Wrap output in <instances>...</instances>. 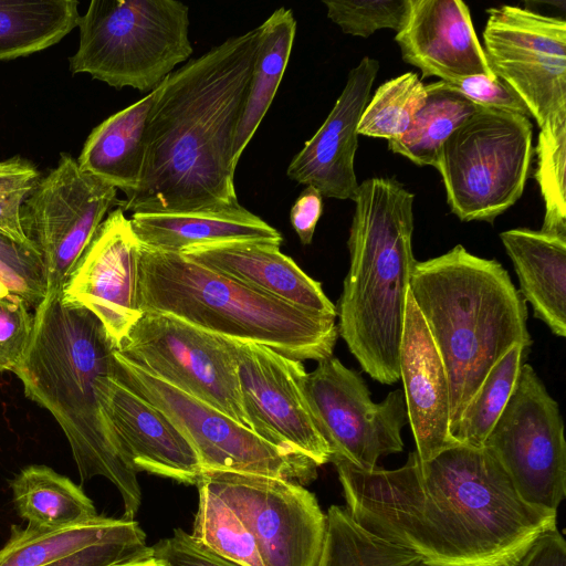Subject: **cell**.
<instances>
[{
  "instance_id": "obj_35",
  "label": "cell",
  "mask_w": 566,
  "mask_h": 566,
  "mask_svg": "<svg viewBox=\"0 0 566 566\" xmlns=\"http://www.w3.org/2000/svg\"><path fill=\"white\" fill-rule=\"evenodd\" d=\"M427 98L426 84L415 72L382 83L368 101L358 123V135L399 139Z\"/></svg>"
},
{
  "instance_id": "obj_8",
  "label": "cell",
  "mask_w": 566,
  "mask_h": 566,
  "mask_svg": "<svg viewBox=\"0 0 566 566\" xmlns=\"http://www.w3.org/2000/svg\"><path fill=\"white\" fill-rule=\"evenodd\" d=\"M528 117L481 108L441 147L440 172L451 212L461 221H486L523 195L533 158Z\"/></svg>"
},
{
  "instance_id": "obj_27",
  "label": "cell",
  "mask_w": 566,
  "mask_h": 566,
  "mask_svg": "<svg viewBox=\"0 0 566 566\" xmlns=\"http://www.w3.org/2000/svg\"><path fill=\"white\" fill-rule=\"evenodd\" d=\"M248 94L234 140L235 166L276 94L293 48L296 20L291 9H276L261 25Z\"/></svg>"
},
{
  "instance_id": "obj_29",
  "label": "cell",
  "mask_w": 566,
  "mask_h": 566,
  "mask_svg": "<svg viewBox=\"0 0 566 566\" xmlns=\"http://www.w3.org/2000/svg\"><path fill=\"white\" fill-rule=\"evenodd\" d=\"M427 98L409 128L388 149L418 166L437 167L444 142L482 107L468 99L444 81L426 85Z\"/></svg>"
},
{
  "instance_id": "obj_32",
  "label": "cell",
  "mask_w": 566,
  "mask_h": 566,
  "mask_svg": "<svg viewBox=\"0 0 566 566\" xmlns=\"http://www.w3.org/2000/svg\"><path fill=\"white\" fill-rule=\"evenodd\" d=\"M528 348L514 345L488 373L480 388L450 429L454 442L482 448L517 381Z\"/></svg>"
},
{
  "instance_id": "obj_21",
  "label": "cell",
  "mask_w": 566,
  "mask_h": 566,
  "mask_svg": "<svg viewBox=\"0 0 566 566\" xmlns=\"http://www.w3.org/2000/svg\"><path fill=\"white\" fill-rule=\"evenodd\" d=\"M399 369L415 451L424 462L457 442L450 434L448 375L410 291L406 302Z\"/></svg>"
},
{
  "instance_id": "obj_25",
  "label": "cell",
  "mask_w": 566,
  "mask_h": 566,
  "mask_svg": "<svg viewBox=\"0 0 566 566\" xmlns=\"http://www.w3.org/2000/svg\"><path fill=\"white\" fill-rule=\"evenodd\" d=\"M156 91L111 115L86 138L77 164L129 198L137 189L145 163L146 132Z\"/></svg>"
},
{
  "instance_id": "obj_37",
  "label": "cell",
  "mask_w": 566,
  "mask_h": 566,
  "mask_svg": "<svg viewBox=\"0 0 566 566\" xmlns=\"http://www.w3.org/2000/svg\"><path fill=\"white\" fill-rule=\"evenodd\" d=\"M40 178L38 168L23 157L0 161V232L31 248L21 223V207Z\"/></svg>"
},
{
  "instance_id": "obj_39",
  "label": "cell",
  "mask_w": 566,
  "mask_h": 566,
  "mask_svg": "<svg viewBox=\"0 0 566 566\" xmlns=\"http://www.w3.org/2000/svg\"><path fill=\"white\" fill-rule=\"evenodd\" d=\"M447 83L480 107L531 116L517 93L499 77L472 75Z\"/></svg>"
},
{
  "instance_id": "obj_44",
  "label": "cell",
  "mask_w": 566,
  "mask_h": 566,
  "mask_svg": "<svg viewBox=\"0 0 566 566\" xmlns=\"http://www.w3.org/2000/svg\"><path fill=\"white\" fill-rule=\"evenodd\" d=\"M108 566H170L165 559L155 555L153 547L148 546L143 553L130 558L111 564Z\"/></svg>"
},
{
  "instance_id": "obj_30",
  "label": "cell",
  "mask_w": 566,
  "mask_h": 566,
  "mask_svg": "<svg viewBox=\"0 0 566 566\" xmlns=\"http://www.w3.org/2000/svg\"><path fill=\"white\" fill-rule=\"evenodd\" d=\"M75 0H0V60L31 55L60 42L78 24Z\"/></svg>"
},
{
  "instance_id": "obj_1",
  "label": "cell",
  "mask_w": 566,
  "mask_h": 566,
  "mask_svg": "<svg viewBox=\"0 0 566 566\" xmlns=\"http://www.w3.org/2000/svg\"><path fill=\"white\" fill-rule=\"evenodd\" d=\"M346 510L366 531L413 553L422 566H517L557 512L524 502L485 448L453 443L392 470L333 459Z\"/></svg>"
},
{
  "instance_id": "obj_26",
  "label": "cell",
  "mask_w": 566,
  "mask_h": 566,
  "mask_svg": "<svg viewBox=\"0 0 566 566\" xmlns=\"http://www.w3.org/2000/svg\"><path fill=\"white\" fill-rule=\"evenodd\" d=\"M126 539H146L138 522L96 515L59 528L11 526L0 549V566H45L94 545Z\"/></svg>"
},
{
  "instance_id": "obj_16",
  "label": "cell",
  "mask_w": 566,
  "mask_h": 566,
  "mask_svg": "<svg viewBox=\"0 0 566 566\" xmlns=\"http://www.w3.org/2000/svg\"><path fill=\"white\" fill-rule=\"evenodd\" d=\"M240 390L252 431L270 443L331 462V449L307 403L302 361L260 344L232 339Z\"/></svg>"
},
{
  "instance_id": "obj_13",
  "label": "cell",
  "mask_w": 566,
  "mask_h": 566,
  "mask_svg": "<svg viewBox=\"0 0 566 566\" xmlns=\"http://www.w3.org/2000/svg\"><path fill=\"white\" fill-rule=\"evenodd\" d=\"M304 391L331 461L370 471L381 457L403 450L401 430L408 415L401 389L374 402L361 376L332 356L307 373Z\"/></svg>"
},
{
  "instance_id": "obj_5",
  "label": "cell",
  "mask_w": 566,
  "mask_h": 566,
  "mask_svg": "<svg viewBox=\"0 0 566 566\" xmlns=\"http://www.w3.org/2000/svg\"><path fill=\"white\" fill-rule=\"evenodd\" d=\"M413 200L394 177L359 185L347 241L350 264L336 306L338 335L363 370L384 385L400 379L406 302L416 262Z\"/></svg>"
},
{
  "instance_id": "obj_3",
  "label": "cell",
  "mask_w": 566,
  "mask_h": 566,
  "mask_svg": "<svg viewBox=\"0 0 566 566\" xmlns=\"http://www.w3.org/2000/svg\"><path fill=\"white\" fill-rule=\"evenodd\" d=\"M115 349L90 311L64 303L61 294H45L34 310L30 345L12 373L24 395L62 429L82 482L107 479L122 496L123 517L135 520L142 504L137 472L109 434L97 392Z\"/></svg>"
},
{
  "instance_id": "obj_31",
  "label": "cell",
  "mask_w": 566,
  "mask_h": 566,
  "mask_svg": "<svg viewBox=\"0 0 566 566\" xmlns=\"http://www.w3.org/2000/svg\"><path fill=\"white\" fill-rule=\"evenodd\" d=\"M316 566H422L410 551L386 542L361 527L346 507L332 505Z\"/></svg>"
},
{
  "instance_id": "obj_28",
  "label": "cell",
  "mask_w": 566,
  "mask_h": 566,
  "mask_svg": "<svg viewBox=\"0 0 566 566\" xmlns=\"http://www.w3.org/2000/svg\"><path fill=\"white\" fill-rule=\"evenodd\" d=\"M10 486L18 515L34 527L59 528L97 515L80 485L44 464L23 468Z\"/></svg>"
},
{
  "instance_id": "obj_15",
  "label": "cell",
  "mask_w": 566,
  "mask_h": 566,
  "mask_svg": "<svg viewBox=\"0 0 566 566\" xmlns=\"http://www.w3.org/2000/svg\"><path fill=\"white\" fill-rule=\"evenodd\" d=\"M484 52L493 73L522 98L541 127L566 107V22L515 6L488 10Z\"/></svg>"
},
{
  "instance_id": "obj_23",
  "label": "cell",
  "mask_w": 566,
  "mask_h": 566,
  "mask_svg": "<svg viewBox=\"0 0 566 566\" xmlns=\"http://www.w3.org/2000/svg\"><path fill=\"white\" fill-rule=\"evenodd\" d=\"M129 220L143 247L166 252L233 241L279 245L283 241L279 230L240 203L181 212H134Z\"/></svg>"
},
{
  "instance_id": "obj_9",
  "label": "cell",
  "mask_w": 566,
  "mask_h": 566,
  "mask_svg": "<svg viewBox=\"0 0 566 566\" xmlns=\"http://www.w3.org/2000/svg\"><path fill=\"white\" fill-rule=\"evenodd\" d=\"M111 374L160 410L195 449L202 471L219 470L293 480L317 476V465L264 440L210 405L149 374L114 350Z\"/></svg>"
},
{
  "instance_id": "obj_11",
  "label": "cell",
  "mask_w": 566,
  "mask_h": 566,
  "mask_svg": "<svg viewBox=\"0 0 566 566\" xmlns=\"http://www.w3.org/2000/svg\"><path fill=\"white\" fill-rule=\"evenodd\" d=\"M520 497L557 512L566 496V441L557 401L534 368L523 364L510 400L484 446Z\"/></svg>"
},
{
  "instance_id": "obj_12",
  "label": "cell",
  "mask_w": 566,
  "mask_h": 566,
  "mask_svg": "<svg viewBox=\"0 0 566 566\" xmlns=\"http://www.w3.org/2000/svg\"><path fill=\"white\" fill-rule=\"evenodd\" d=\"M119 201L117 189L83 171L67 153L40 178L21 207V223L41 255L45 294H62L98 227Z\"/></svg>"
},
{
  "instance_id": "obj_6",
  "label": "cell",
  "mask_w": 566,
  "mask_h": 566,
  "mask_svg": "<svg viewBox=\"0 0 566 566\" xmlns=\"http://www.w3.org/2000/svg\"><path fill=\"white\" fill-rule=\"evenodd\" d=\"M138 304L143 313L170 315L300 361L332 357L339 336L334 315L311 312L253 290L181 253L143 245Z\"/></svg>"
},
{
  "instance_id": "obj_38",
  "label": "cell",
  "mask_w": 566,
  "mask_h": 566,
  "mask_svg": "<svg viewBox=\"0 0 566 566\" xmlns=\"http://www.w3.org/2000/svg\"><path fill=\"white\" fill-rule=\"evenodd\" d=\"M31 310L18 294L0 297V374L13 371L30 345L34 327Z\"/></svg>"
},
{
  "instance_id": "obj_19",
  "label": "cell",
  "mask_w": 566,
  "mask_h": 566,
  "mask_svg": "<svg viewBox=\"0 0 566 566\" xmlns=\"http://www.w3.org/2000/svg\"><path fill=\"white\" fill-rule=\"evenodd\" d=\"M378 71V61L369 56L349 71L327 118L289 164L291 180L312 186L326 198L355 200L359 187L354 168L357 127Z\"/></svg>"
},
{
  "instance_id": "obj_22",
  "label": "cell",
  "mask_w": 566,
  "mask_h": 566,
  "mask_svg": "<svg viewBox=\"0 0 566 566\" xmlns=\"http://www.w3.org/2000/svg\"><path fill=\"white\" fill-rule=\"evenodd\" d=\"M279 244L233 241L189 249L181 254L253 290L294 306L337 316L322 284L308 276Z\"/></svg>"
},
{
  "instance_id": "obj_42",
  "label": "cell",
  "mask_w": 566,
  "mask_h": 566,
  "mask_svg": "<svg viewBox=\"0 0 566 566\" xmlns=\"http://www.w3.org/2000/svg\"><path fill=\"white\" fill-rule=\"evenodd\" d=\"M323 212V196L312 187L306 186L291 208V224L303 244H311L316 224Z\"/></svg>"
},
{
  "instance_id": "obj_4",
  "label": "cell",
  "mask_w": 566,
  "mask_h": 566,
  "mask_svg": "<svg viewBox=\"0 0 566 566\" xmlns=\"http://www.w3.org/2000/svg\"><path fill=\"white\" fill-rule=\"evenodd\" d=\"M409 291L448 375L451 429L490 369L514 345H532L526 302L499 261L461 244L416 261Z\"/></svg>"
},
{
  "instance_id": "obj_14",
  "label": "cell",
  "mask_w": 566,
  "mask_h": 566,
  "mask_svg": "<svg viewBox=\"0 0 566 566\" xmlns=\"http://www.w3.org/2000/svg\"><path fill=\"white\" fill-rule=\"evenodd\" d=\"M200 480L239 515L264 566H316L326 514L296 481L232 471H202Z\"/></svg>"
},
{
  "instance_id": "obj_20",
  "label": "cell",
  "mask_w": 566,
  "mask_h": 566,
  "mask_svg": "<svg viewBox=\"0 0 566 566\" xmlns=\"http://www.w3.org/2000/svg\"><path fill=\"white\" fill-rule=\"evenodd\" d=\"M395 41L402 60L418 67L421 78H497L475 34L470 10L461 0H410L407 22Z\"/></svg>"
},
{
  "instance_id": "obj_40",
  "label": "cell",
  "mask_w": 566,
  "mask_h": 566,
  "mask_svg": "<svg viewBox=\"0 0 566 566\" xmlns=\"http://www.w3.org/2000/svg\"><path fill=\"white\" fill-rule=\"evenodd\" d=\"M151 547L170 566H238L202 546L182 528H176L170 537Z\"/></svg>"
},
{
  "instance_id": "obj_43",
  "label": "cell",
  "mask_w": 566,
  "mask_h": 566,
  "mask_svg": "<svg viewBox=\"0 0 566 566\" xmlns=\"http://www.w3.org/2000/svg\"><path fill=\"white\" fill-rule=\"evenodd\" d=\"M517 566H566V542L558 528L541 534Z\"/></svg>"
},
{
  "instance_id": "obj_7",
  "label": "cell",
  "mask_w": 566,
  "mask_h": 566,
  "mask_svg": "<svg viewBox=\"0 0 566 566\" xmlns=\"http://www.w3.org/2000/svg\"><path fill=\"white\" fill-rule=\"evenodd\" d=\"M189 24V8L180 1L93 0L80 17L70 70L149 93L190 57Z\"/></svg>"
},
{
  "instance_id": "obj_2",
  "label": "cell",
  "mask_w": 566,
  "mask_h": 566,
  "mask_svg": "<svg viewBox=\"0 0 566 566\" xmlns=\"http://www.w3.org/2000/svg\"><path fill=\"white\" fill-rule=\"evenodd\" d=\"M259 38V27L230 36L155 88L142 179L120 209L181 212L239 203L234 140Z\"/></svg>"
},
{
  "instance_id": "obj_10",
  "label": "cell",
  "mask_w": 566,
  "mask_h": 566,
  "mask_svg": "<svg viewBox=\"0 0 566 566\" xmlns=\"http://www.w3.org/2000/svg\"><path fill=\"white\" fill-rule=\"evenodd\" d=\"M117 350L149 374L252 430L232 339L170 315L143 313Z\"/></svg>"
},
{
  "instance_id": "obj_36",
  "label": "cell",
  "mask_w": 566,
  "mask_h": 566,
  "mask_svg": "<svg viewBox=\"0 0 566 566\" xmlns=\"http://www.w3.org/2000/svg\"><path fill=\"white\" fill-rule=\"evenodd\" d=\"M323 3L327 8V17L344 33L361 38H368L380 29L399 32L410 12V0H324Z\"/></svg>"
},
{
  "instance_id": "obj_33",
  "label": "cell",
  "mask_w": 566,
  "mask_h": 566,
  "mask_svg": "<svg viewBox=\"0 0 566 566\" xmlns=\"http://www.w3.org/2000/svg\"><path fill=\"white\" fill-rule=\"evenodd\" d=\"M197 488L192 537L238 566H264L254 537L239 515L203 481L199 480Z\"/></svg>"
},
{
  "instance_id": "obj_41",
  "label": "cell",
  "mask_w": 566,
  "mask_h": 566,
  "mask_svg": "<svg viewBox=\"0 0 566 566\" xmlns=\"http://www.w3.org/2000/svg\"><path fill=\"white\" fill-rule=\"evenodd\" d=\"M147 548L146 539L107 542L45 566H108L136 556Z\"/></svg>"
},
{
  "instance_id": "obj_34",
  "label": "cell",
  "mask_w": 566,
  "mask_h": 566,
  "mask_svg": "<svg viewBox=\"0 0 566 566\" xmlns=\"http://www.w3.org/2000/svg\"><path fill=\"white\" fill-rule=\"evenodd\" d=\"M534 174L545 203L542 231L566 235V107L551 114L539 127Z\"/></svg>"
},
{
  "instance_id": "obj_24",
  "label": "cell",
  "mask_w": 566,
  "mask_h": 566,
  "mask_svg": "<svg viewBox=\"0 0 566 566\" xmlns=\"http://www.w3.org/2000/svg\"><path fill=\"white\" fill-rule=\"evenodd\" d=\"M520 283V293L559 337L566 336V235L516 228L500 233Z\"/></svg>"
},
{
  "instance_id": "obj_17",
  "label": "cell",
  "mask_w": 566,
  "mask_h": 566,
  "mask_svg": "<svg viewBox=\"0 0 566 566\" xmlns=\"http://www.w3.org/2000/svg\"><path fill=\"white\" fill-rule=\"evenodd\" d=\"M119 207L112 209L70 274L62 301L90 311L119 348L142 317L140 243Z\"/></svg>"
},
{
  "instance_id": "obj_18",
  "label": "cell",
  "mask_w": 566,
  "mask_h": 566,
  "mask_svg": "<svg viewBox=\"0 0 566 566\" xmlns=\"http://www.w3.org/2000/svg\"><path fill=\"white\" fill-rule=\"evenodd\" d=\"M97 392L104 423L137 473L197 485L202 474L199 458L167 416L114 378L111 370L98 378Z\"/></svg>"
}]
</instances>
